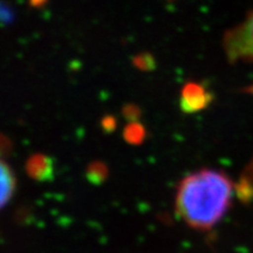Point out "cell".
I'll list each match as a JSON object with an SVG mask.
<instances>
[{
  "label": "cell",
  "mask_w": 253,
  "mask_h": 253,
  "mask_svg": "<svg viewBox=\"0 0 253 253\" xmlns=\"http://www.w3.org/2000/svg\"><path fill=\"white\" fill-rule=\"evenodd\" d=\"M233 184L225 173L203 169L190 173L177 188V216L196 230L216 225L230 207Z\"/></svg>",
  "instance_id": "cell-1"
},
{
  "label": "cell",
  "mask_w": 253,
  "mask_h": 253,
  "mask_svg": "<svg viewBox=\"0 0 253 253\" xmlns=\"http://www.w3.org/2000/svg\"><path fill=\"white\" fill-rule=\"evenodd\" d=\"M224 48L232 61H253V12L242 24L227 32Z\"/></svg>",
  "instance_id": "cell-2"
},
{
  "label": "cell",
  "mask_w": 253,
  "mask_h": 253,
  "mask_svg": "<svg viewBox=\"0 0 253 253\" xmlns=\"http://www.w3.org/2000/svg\"><path fill=\"white\" fill-rule=\"evenodd\" d=\"M213 95L203 84L188 82L182 88L179 97V108L185 114L198 113L208 108L212 102Z\"/></svg>",
  "instance_id": "cell-3"
},
{
  "label": "cell",
  "mask_w": 253,
  "mask_h": 253,
  "mask_svg": "<svg viewBox=\"0 0 253 253\" xmlns=\"http://www.w3.org/2000/svg\"><path fill=\"white\" fill-rule=\"evenodd\" d=\"M26 171L31 178L45 182L54 177V164L46 155L36 154L27 160Z\"/></svg>",
  "instance_id": "cell-4"
},
{
  "label": "cell",
  "mask_w": 253,
  "mask_h": 253,
  "mask_svg": "<svg viewBox=\"0 0 253 253\" xmlns=\"http://www.w3.org/2000/svg\"><path fill=\"white\" fill-rule=\"evenodd\" d=\"M15 177L4 161L0 160V209L8 203L14 194Z\"/></svg>",
  "instance_id": "cell-5"
},
{
  "label": "cell",
  "mask_w": 253,
  "mask_h": 253,
  "mask_svg": "<svg viewBox=\"0 0 253 253\" xmlns=\"http://www.w3.org/2000/svg\"><path fill=\"white\" fill-rule=\"evenodd\" d=\"M125 140L130 144H141L145 138V129L140 122H129V125L125 128L123 132Z\"/></svg>",
  "instance_id": "cell-6"
},
{
  "label": "cell",
  "mask_w": 253,
  "mask_h": 253,
  "mask_svg": "<svg viewBox=\"0 0 253 253\" xmlns=\"http://www.w3.org/2000/svg\"><path fill=\"white\" fill-rule=\"evenodd\" d=\"M107 175H108V169L101 162H93L87 169L88 179L95 184L102 183L107 178Z\"/></svg>",
  "instance_id": "cell-7"
},
{
  "label": "cell",
  "mask_w": 253,
  "mask_h": 253,
  "mask_svg": "<svg viewBox=\"0 0 253 253\" xmlns=\"http://www.w3.org/2000/svg\"><path fill=\"white\" fill-rule=\"evenodd\" d=\"M132 63L137 69L143 72H151L156 68V60L150 53H141L132 59Z\"/></svg>",
  "instance_id": "cell-8"
},
{
  "label": "cell",
  "mask_w": 253,
  "mask_h": 253,
  "mask_svg": "<svg viewBox=\"0 0 253 253\" xmlns=\"http://www.w3.org/2000/svg\"><path fill=\"white\" fill-rule=\"evenodd\" d=\"M14 20V12L9 7L8 4L0 0V24L8 25Z\"/></svg>",
  "instance_id": "cell-9"
},
{
  "label": "cell",
  "mask_w": 253,
  "mask_h": 253,
  "mask_svg": "<svg viewBox=\"0 0 253 253\" xmlns=\"http://www.w3.org/2000/svg\"><path fill=\"white\" fill-rule=\"evenodd\" d=\"M123 113H125L126 119L128 120L129 122H135L137 121L138 118H140V109L138 107L134 106V104H129V106H126L125 109H123Z\"/></svg>",
  "instance_id": "cell-10"
},
{
  "label": "cell",
  "mask_w": 253,
  "mask_h": 253,
  "mask_svg": "<svg viewBox=\"0 0 253 253\" xmlns=\"http://www.w3.org/2000/svg\"><path fill=\"white\" fill-rule=\"evenodd\" d=\"M116 126V120L113 116H107L102 121V128L106 131H113Z\"/></svg>",
  "instance_id": "cell-11"
},
{
  "label": "cell",
  "mask_w": 253,
  "mask_h": 253,
  "mask_svg": "<svg viewBox=\"0 0 253 253\" xmlns=\"http://www.w3.org/2000/svg\"><path fill=\"white\" fill-rule=\"evenodd\" d=\"M8 149H9L8 140L0 134V155H2L4 153H7Z\"/></svg>",
  "instance_id": "cell-12"
},
{
  "label": "cell",
  "mask_w": 253,
  "mask_h": 253,
  "mask_svg": "<svg viewBox=\"0 0 253 253\" xmlns=\"http://www.w3.org/2000/svg\"><path fill=\"white\" fill-rule=\"evenodd\" d=\"M30 1L32 6H34V7H39V6L42 5L46 0H30Z\"/></svg>",
  "instance_id": "cell-13"
}]
</instances>
